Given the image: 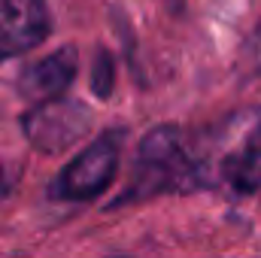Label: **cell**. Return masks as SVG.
Returning a JSON list of instances; mask_svg holds the SVG:
<instances>
[{
  "mask_svg": "<svg viewBox=\"0 0 261 258\" xmlns=\"http://www.w3.org/2000/svg\"><path fill=\"white\" fill-rule=\"evenodd\" d=\"M200 186H210V167L206 158L192 152L186 134L173 125L152 128L137 146L134 176L128 189L122 192L119 203L130 200H149L158 194L195 192Z\"/></svg>",
  "mask_w": 261,
  "mask_h": 258,
  "instance_id": "1",
  "label": "cell"
},
{
  "mask_svg": "<svg viewBox=\"0 0 261 258\" xmlns=\"http://www.w3.org/2000/svg\"><path fill=\"white\" fill-rule=\"evenodd\" d=\"M125 140H128L125 128H113L100 134L55 176V183L49 186V194L55 200H91V197L103 194L107 186L116 179Z\"/></svg>",
  "mask_w": 261,
  "mask_h": 258,
  "instance_id": "2",
  "label": "cell"
},
{
  "mask_svg": "<svg viewBox=\"0 0 261 258\" xmlns=\"http://www.w3.org/2000/svg\"><path fill=\"white\" fill-rule=\"evenodd\" d=\"M91 125V110L79 100H49L31 107V113L21 119V131L28 143L43 155H58L82 140V134Z\"/></svg>",
  "mask_w": 261,
  "mask_h": 258,
  "instance_id": "3",
  "label": "cell"
},
{
  "mask_svg": "<svg viewBox=\"0 0 261 258\" xmlns=\"http://www.w3.org/2000/svg\"><path fill=\"white\" fill-rule=\"evenodd\" d=\"M52 34L46 0H0V61L37 49Z\"/></svg>",
  "mask_w": 261,
  "mask_h": 258,
  "instance_id": "4",
  "label": "cell"
},
{
  "mask_svg": "<svg viewBox=\"0 0 261 258\" xmlns=\"http://www.w3.org/2000/svg\"><path fill=\"white\" fill-rule=\"evenodd\" d=\"M76 70H79V55H76L73 46H64L61 52H52V55H46V58H40V61H34L31 67L21 70V76H18V94L31 107L58 100V97H64V91L73 85Z\"/></svg>",
  "mask_w": 261,
  "mask_h": 258,
  "instance_id": "5",
  "label": "cell"
},
{
  "mask_svg": "<svg viewBox=\"0 0 261 258\" xmlns=\"http://www.w3.org/2000/svg\"><path fill=\"white\" fill-rule=\"evenodd\" d=\"M225 173H228L225 183L237 194H249L258 189V183H261V119H258V125L252 128L249 140L243 143V149L228 161Z\"/></svg>",
  "mask_w": 261,
  "mask_h": 258,
  "instance_id": "6",
  "label": "cell"
},
{
  "mask_svg": "<svg viewBox=\"0 0 261 258\" xmlns=\"http://www.w3.org/2000/svg\"><path fill=\"white\" fill-rule=\"evenodd\" d=\"M240 73L246 79L261 76V18H258V24H255V31L246 37L243 49H240Z\"/></svg>",
  "mask_w": 261,
  "mask_h": 258,
  "instance_id": "7",
  "label": "cell"
},
{
  "mask_svg": "<svg viewBox=\"0 0 261 258\" xmlns=\"http://www.w3.org/2000/svg\"><path fill=\"white\" fill-rule=\"evenodd\" d=\"M91 91H94L97 97H110V94H113V58H110V52H97V55H94Z\"/></svg>",
  "mask_w": 261,
  "mask_h": 258,
  "instance_id": "8",
  "label": "cell"
},
{
  "mask_svg": "<svg viewBox=\"0 0 261 258\" xmlns=\"http://www.w3.org/2000/svg\"><path fill=\"white\" fill-rule=\"evenodd\" d=\"M0 189H3V167H0Z\"/></svg>",
  "mask_w": 261,
  "mask_h": 258,
  "instance_id": "9",
  "label": "cell"
}]
</instances>
